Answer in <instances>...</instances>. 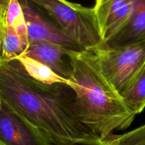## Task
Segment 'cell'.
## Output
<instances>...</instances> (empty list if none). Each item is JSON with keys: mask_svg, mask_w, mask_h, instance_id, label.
I'll return each mask as SVG.
<instances>
[{"mask_svg": "<svg viewBox=\"0 0 145 145\" xmlns=\"http://www.w3.org/2000/svg\"><path fill=\"white\" fill-rule=\"evenodd\" d=\"M72 108L81 123L101 138L128 128L135 115L100 69L91 50L72 54Z\"/></svg>", "mask_w": 145, "mask_h": 145, "instance_id": "7a4b0ae2", "label": "cell"}, {"mask_svg": "<svg viewBox=\"0 0 145 145\" xmlns=\"http://www.w3.org/2000/svg\"><path fill=\"white\" fill-rule=\"evenodd\" d=\"M19 2L25 17L29 44L45 42L60 45L75 52H82L86 50L76 40L51 24L25 0H19Z\"/></svg>", "mask_w": 145, "mask_h": 145, "instance_id": "8992f818", "label": "cell"}, {"mask_svg": "<svg viewBox=\"0 0 145 145\" xmlns=\"http://www.w3.org/2000/svg\"><path fill=\"white\" fill-rule=\"evenodd\" d=\"M145 40V0H136L134 11L126 25L113 38L103 42L106 46H124Z\"/></svg>", "mask_w": 145, "mask_h": 145, "instance_id": "30bf717a", "label": "cell"}, {"mask_svg": "<svg viewBox=\"0 0 145 145\" xmlns=\"http://www.w3.org/2000/svg\"><path fill=\"white\" fill-rule=\"evenodd\" d=\"M47 135L53 145H145V124L123 134H112L93 140L72 141Z\"/></svg>", "mask_w": 145, "mask_h": 145, "instance_id": "8fae6325", "label": "cell"}, {"mask_svg": "<svg viewBox=\"0 0 145 145\" xmlns=\"http://www.w3.org/2000/svg\"><path fill=\"white\" fill-rule=\"evenodd\" d=\"M74 52L60 45L37 42L30 43L24 54L45 65L61 77L71 81L73 76Z\"/></svg>", "mask_w": 145, "mask_h": 145, "instance_id": "ba28073f", "label": "cell"}, {"mask_svg": "<svg viewBox=\"0 0 145 145\" xmlns=\"http://www.w3.org/2000/svg\"><path fill=\"white\" fill-rule=\"evenodd\" d=\"M34 9L86 50L103 42L93 8L67 0H25Z\"/></svg>", "mask_w": 145, "mask_h": 145, "instance_id": "3957f363", "label": "cell"}, {"mask_svg": "<svg viewBox=\"0 0 145 145\" xmlns=\"http://www.w3.org/2000/svg\"><path fill=\"white\" fill-rule=\"evenodd\" d=\"M73 89L68 85L42 86L31 82L11 62L0 65V99L11 110L47 134L79 141L99 138L73 110Z\"/></svg>", "mask_w": 145, "mask_h": 145, "instance_id": "6da1fadb", "label": "cell"}, {"mask_svg": "<svg viewBox=\"0 0 145 145\" xmlns=\"http://www.w3.org/2000/svg\"><path fill=\"white\" fill-rule=\"evenodd\" d=\"M108 82L123 97L145 66V40L124 46L91 50Z\"/></svg>", "mask_w": 145, "mask_h": 145, "instance_id": "277c9868", "label": "cell"}, {"mask_svg": "<svg viewBox=\"0 0 145 145\" xmlns=\"http://www.w3.org/2000/svg\"><path fill=\"white\" fill-rule=\"evenodd\" d=\"M0 145H53L48 135L1 102Z\"/></svg>", "mask_w": 145, "mask_h": 145, "instance_id": "5b68a950", "label": "cell"}, {"mask_svg": "<svg viewBox=\"0 0 145 145\" xmlns=\"http://www.w3.org/2000/svg\"><path fill=\"white\" fill-rule=\"evenodd\" d=\"M129 110L135 116L145 108V66L128 91L123 96Z\"/></svg>", "mask_w": 145, "mask_h": 145, "instance_id": "7c38bea8", "label": "cell"}, {"mask_svg": "<svg viewBox=\"0 0 145 145\" xmlns=\"http://www.w3.org/2000/svg\"><path fill=\"white\" fill-rule=\"evenodd\" d=\"M136 0H96L94 7L103 42L113 38L131 18Z\"/></svg>", "mask_w": 145, "mask_h": 145, "instance_id": "52a82bcc", "label": "cell"}, {"mask_svg": "<svg viewBox=\"0 0 145 145\" xmlns=\"http://www.w3.org/2000/svg\"><path fill=\"white\" fill-rule=\"evenodd\" d=\"M10 61L24 76L38 84L48 86L65 84L71 88L73 84L72 81L61 77L45 65L24 54Z\"/></svg>", "mask_w": 145, "mask_h": 145, "instance_id": "9c48e42d", "label": "cell"}]
</instances>
